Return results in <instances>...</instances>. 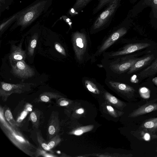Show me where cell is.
<instances>
[{
	"instance_id": "18",
	"label": "cell",
	"mask_w": 157,
	"mask_h": 157,
	"mask_svg": "<svg viewBox=\"0 0 157 157\" xmlns=\"http://www.w3.org/2000/svg\"><path fill=\"white\" fill-rule=\"evenodd\" d=\"M112 0H99L98 4L94 9L93 14L97 13L105 6L107 5Z\"/></svg>"
},
{
	"instance_id": "34",
	"label": "cell",
	"mask_w": 157,
	"mask_h": 157,
	"mask_svg": "<svg viewBox=\"0 0 157 157\" xmlns=\"http://www.w3.org/2000/svg\"><path fill=\"white\" fill-rule=\"evenodd\" d=\"M157 139V136L155 135H154L153 136V139Z\"/></svg>"
},
{
	"instance_id": "30",
	"label": "cell",
	"mask_w": 157,
	"mask_h": 157,
	"mask_svg": "<svg viewBox=\"0 0 157 157\" xmlns=\"http://www.w3.org/2000/svg\"><path fill=\"white\" fill-rule=\"evenodd\" d=\"M31 119L33 123H36L37 120V115L34 112H32L30 114Z\"/></svg>"
},
{
	"instance_id": "14",
	"label": "cell",
	"mask_w": 157,
	"mask_h": 157,
	"mask_svg": "<svg viewBox=\"0 0 157 157\" xmlns=\"http://www.w3.org/2000/svg\"><path fill=\"white\" fill-rule=\"evenodd\" d=\"M92 0H76L71 11L78 12L84 8Z\"/></svg>"
},
{
	"instance_id": "22",
	"label": "cell",
	"mask_w": 157,
	"mask_h": 157,
	"mask_svg": "<svg viewBox=\"0 0 157 157\" xmlns=\"http://www.w3.org/2000/svg\"><path fill=\"white\" fill-rule=\"evenodd\" d=\"M60 140L59 136L57 135L50 140L48 144L50 148L51 149L55 147L59 143Z\"/></svg>"
},
{
	"instance_id": "9",
	"label": "cell",
	"mask_w": 157,
	"mask_h": 157,
	"mask_svg": "<svg viewBox=\"0 0 157 157\" xmlns=\"http://www.w3.org/2000/svg\"><path fill=\"white\" fill-rule=\"evenodd\" d=\"M157 73V58L150 66L141 71L138 75L140 79H142L152 76Z\"/></svg>"
},
{
	"instance_id": "13",
	"label": "cell",
	"mask_w": 157,
	"mask_h": 157,
	"mask_svg": "<svg viewBox=\"0 0 157 157\" xmlns=\"http://www.w3.org/2000/svg\"><path fill=\"white\" fill-rule=\"evenodd\" d=\"M138 59H131L122 64L114 66L113 68L119 72H123L130 69Z\"/></svg>"
},
{
	"instance_id": "26",
	"label": "cell",
	"mask_w": 157,
	"mask_h": 157,
	"mask_svg": "<svg viewBox=\"0 0 157 157\" xmlns=\"http://www.w3.org/2000/svg\"><path fill=\"white\" fill-rule=\"evenodd\" d=\"M56 124L51 123L48 127V133L50 136L54 135L57 132V127L55 125Z\"/></svg>"
},
{
	"instance_id": "32",
	"label": "cell",
	"mask_w": 157,
	"mask_h": 157,
	"mask_svg": "<svg viewBox=\"0 0 157 157\" xmlns=\"http://www.w3.org/2000/svg\"><path fill=\"white\" fill-rule=\"evenodd\" d=\"M84 109L82 108L77 109L75 111L76 113L79 114H82L84 113Z\"/></svg>"
},
{
	"instance_id": "35",
	"label": "cell",
	"mask_w": 157,
	"mask_h": 157,
	"mask_svg": "<svg viewBox=\"0 0 157 157\" xmlns=\"http://www.w3.org/2000/svg\"><path fill=\"white\" fill-rule=\"evenodd\" d=\"M154 2L155 4H157V0H154Z\"/></svg>"
},
{
	"instance_id": "2",
	"label": "cell",
	"mask_w": 157,
	"mask_h": 157,
	"mask_svg": "<svg viewBox=\"0 0 157 157\" xmlns=\"http://www.w3.org/2000/svg\"><path fill=\"white\" fill-rule=\"evenodd\" d=\"M33 85L32 83L13 84L2 82H1L0 95L5 99L12 93L20 94L30 90Z\"/></svg>"
},
{
	"instance_id": "33",
	"label": "cell",
	"mask_w": 157,
	"mask_h": 157,
	"mask_svg": "<svg viewBox=\"0 0 157 157\" xmlns=\"http://www.w3.org/2000/svg\"><path fill=\"white\" fill-rule=\"evenodd\" d=\"M153 80L154 81H153L154 83L157 86V78H154Z\"/></svg>"
},
{
	"instance_id": "17",
	"label": "cell",
	"mask_w": 157,
	"mask_h": 157,
	"mask_svg": "<svg viewBox=\"0 0 157 157\" xmlns=\"http://www.w3.org/2000/svg\"><path fill=\"white\" fill-rule=\"evenodd\" d=\"M85 83L86 88L89 91L95 94H98L99 93V90L93 82L87 80L85 81Z\"/></svg>"
},
{
	"instance_id": "1",
	"label": "cell",
	"mask_w": 157,
	"mask_h": 157,
	"mask_svg": "<svg viewBox=\"0 0 157 157\" xmlns=\"http://www.w3.org/2000/svg\"><path fill=\"white\" fill-rule=\"evenodd\" d=\"M121 0H112L105 9L98 16L92 26L91 30H97L109 25L119 7Z\"/></svg>"
},
{
	"instance_id": "27",
	"label": "cell",
	"mask_w": 157,
	"mask_h": 157,
	"mask_svg": "<svg viewBox=\"0 0 157 157\" xmlns=\"http://www.w3.org/2000/svg\"><path fill=\"white\" fill-rule=\"evenodd\" d=\"M38 140L40 144L41 145L42 147L45 150L48 151H51V149L49 147L48 144H46L41 139H40V137L38 136Z\"/></svg>"
},
{
	"instance_id": "19",
	"label": "cell",
	"mask_w": 157,
	"mask_h": 157,
	"mask_svg": "<svg viewBox=\"0 0 157 157\" xmlns=\"http://www.w3.org/2000/svg\"><path fill=\"white\" fill-rule=\"evenodd\" d=\"M105 97L107 100L113 104L123 105V103H121L117 98L108 92L105 93Z\"/></svg>"
},
{
	"instance_id": "21",
	"label": "cell",
	"mask_w": 157,
	"mask_h": 157,
	"mask_svg": "<svg viewBox=\"0 0 157 157\" xmlns=\"http://www.w3.org/2000/svg\"><path fill=\"white\" fill-rule=\"evenodd\" d=\"M143 129L144 131H142L140 132L141 137H142L143 140L146 141H148L151 140V138H153L154 135H152L151 134L152 133L145 129Z\"/></svg>"
},
{
	"instance_id": "23",
	"label": "cell",
	"mask_w": 157,
	"mask_h": 157,
	"mask_svg": "<svg viewBox=\"0 0 157 157\" xmlns=\"http://www.w3.org/2000/svg\"><path fill=\"white\" fill-rule=\"evenodd\" d=\"M34 14L35 13L33 11L27 13L24 17L22 24H25L30 21L33 18Z\"/></svg>"
},
{
	"instance_id": "3",
	"label": "cell",
	"mask_w": 157,
	"mask_h": 157,
	"mask_svg": "<svg viewBox=\"0 0 157 157\" xmlns=\"http://www.w3.org/2000/svg\"><path fill=\"white\" fill-rule=\"evenodd\" d=\"M72 42L73 47L77 59L82 60L86 50V41L85 34L82 32H76L73 34Z\"/></svg>"
},
{
	"instance_id": "31",
	"label": "cell",
	"mask_w": 157,
	"mask_h": 157,
	"mask_svg": "<svg viewBox=\"0 0 157 157\" xmlns=\"http://www.w3.org/2000/svg\"><path fill=\"white\" fill-rule=\"evenodd\" d=\"M68 101L65 100H61L59 102V105L62 106H66L69 104Z\"/></svg>"
},
{
	"instance_id": "28",
	"label": "cell",
	"mask_w": 157,
	"mask_h": 157,
	"mask_svg": "<svg viewBox=\"0 0 157 157\" xmlns=\"http://www.w3.org/2000/svg\"><path fill=\"white\" fill-rule=\"evenodd\" d=\"M5 115L6 118L8 121L10 122L13 120L12 113L10 110L7 109L6 111Z\"/></svg>"
},
{
	"instance_id": "12",
	"label": "cell",
	"mask_w": 157,
	"mask_h": 157,
	"mask_svg": "<svg viewBox=\"0 0 157 157\" xmlns=\"http://www.w3.org/2000/svg\"><path fill=\"white\" fill-rule=\"evenodd\" d=\"M109 83L112 86L124 93L132 94L135 91L133 87L126 84L113 81Z\"/></svg>"
},
{
	"instance_id": "6",
	"label": "cell",
	"mask_w": 157,
	"mask_h": 157,
	"mask_svg": "<svg viewBox=\"0 0 157 157\" xmlns=\"http://www.w3.org/2000/svg\"><path fill=\"white\" fill-rule=\"evenodd\" d=\"M157 110V103H147L135 110L131 113L129 116L136 117L141 115Z\"/></svg>"
},
{
	"instance_id": "36",
	"label": "cell",
	"mask_w": 157,
	"mask_h": 157,
	"mask_svg": "<svg viewBox=\"0 0 157 157\" xmlns=\"http://www.w3.org/2000/svg\"></svg>"
},
{
	"instance_id": "15",
	"label": "cell",
	"mask_w": 157,
	"mask_h": 157,
	"mask_svg": "<svg viewBox=\"0 0 157 157\" xmlns=\"http://www.w3.org/2000/svg\"><path fill=\"white\" fill-rule=\"evenodd\" d=\"M60 96L59 95L56 93L46 92L41 94L40 99L42 101L47 102L49 101L52 98H58Z\"/></svg>"
},
{
	"instance_id": "20",
	"label": "cell",
	"mask_w": 157,
	"mask_h": 157,
	"mask_svg": "<svg viewBox=\"0 0 157 157\" xmlns=\"http://www.w3.org/2000/svg\"><path fill=\"white\" fill-rule=\"evenodd\" d=\"M141 97L144 99H148L150 97V91L149 90L145 87L140 88L139 90Z\"/></svg>"
},
{
	"instance_id": "24",
	"label": "cell",
	"mask_w": 157,
	"mask_h": 157,
	"mask_svg": "<svg viewBox=\"0 0 157 157\" xmlns=\"http://www.w3.org/2000/svg\"><path fill=\"white\" fill-rule=\"evenodd\" d=\"M89 127H83L78 128L73 132V134L75 135L79 136L82 134L84 132L89 131L90 129Z\"/></svg>"
},
{
	"instance_id": "4",
	"label": "cell",
	"mask_w": 157,
	"mask_h": 157,
	"mask_svg": "<svg viewBox=\"0 0 157 157\" xmlns=\"http://www.w3.org/2000/svg\"><path fill=\"white\" fill-rule=\"evenodd\" d=\"M16 62L12 67V72L16 76L20 78H27L34 75V69L27 64L24 60Z\"/></svg>"
},
{
	"instance_id": "11",
	"label": "cell",
	"mask_w": 157,
	"mask_h": 157,
	"mask_svg": "<svg viewBox=\"0 0 157 157\" xmlns=\"http://www.w3.org/2000/svg\"><path fill=\"white\" fill-rule=\"evenodd\" d=\"M140 127L151 133H154L157 130V117L149 119L145 121Z\"/></svg>"
},
{
	"instance_id": "16",
	"label": "cell",
	"mask_w": 157,
	"mask_h": 157,
	"mask_svg": "<svg viewBox=\"0 0 157 157\" xmlns=\"http://www.w3.org/2000/svg\"><path fill=\"white\" fill-rule=\"evenodd\" d=\"M37 39V35H35L32 37L29 43L28 47V53L29 56H33L34 53V49L36 46Z\"/></svg>"
},
{
	"instance_id": "8",
	"label": "cell",
	"mask_w": 157,
	"mask_h": 157,
	"mask_svg": "<svg viewBox=\"0 0 157 157\" xmlns=\"http://www.w3.org/2000/svg\"><path fill=\"white\" fill-rule=\"evenodd\" d=\"M154 59L153 55L138 59L130 68L128 73L131 74L137 71L151 62Z\"/></svg>"
},
{
	"instance_id": "25",
	"label": "cell",
	"mask_w": 157,
	"mask_h": 157,
	"mask_svg": "<svg viewBox=\"0 0 157 157\" xmlns=\"http://www.w3.org/2000/svg\"><path fill=\"white\" fill-rule=\"evenodd\" d=\"M55 47L56 50L59 52L64 56H66L65 50L59 43L56 42L55 43Z\"/></svg>"
},
{
	"instance_id": "7",
	"label": "cell",
	"mask_w": 157,
	"mask_h": 157,
	"mask_svg": "<svg viewBox=\"0 0 157 157\" xmlns=\"http://www.w3.org/2000/svg\"><path fill=\"white\" fill-rule=\"evenodd\" d=\"M147 43H139L131 44L122 51L113 53L111 56H115L133 53L150 46Z\"/></svg>"
},
{
	"instance_id": "5",
	"label": "cell",
	"mask_w": 157,
	"mask_h": 157,
	"mask_svg": "<svg viewBox=\"0 0 157 157\" xmlns=\"http://www.w3.org/2000/svg\"><path fill=\"white\" fill-rule=\"evenodd\" d=\"M126 32V29L124 27L119 28L114 31L102 44L99 50V52H103Z\"/></svg>"
},
{
	"instance_id": "29",
	"label": "cell",
	"mask_w": 157,
	"mask_h": 157,
	"mask_svg": "<svg viewBox=\"0 0 157 157\" xmlns=\"http://www.w3.org/2000/svg\"><path fill=\"white\" fill-rule=\"evenodd\" d=\"M106 109L108 112L111 115L114 116L116 115V113L114 108L111 105H107Z\"/></svg>"
},
{
	"instance_id": "10",
	"label": "cell",
	"mask_w": 157,
	"mask_h": 157,
	"mask_svg": "<svg viewBox=\"0 0 157 157\" xmlns=\"http://www.w3.org/2000/svg\"><path fill=\"white\" fill-rule=\"evenodd\" d=\"M25 57V51L23 50L20 47L16 46L13 47L9 56L11 61L15 62L24 60Z\"/></svg>"
}]
</instances>
